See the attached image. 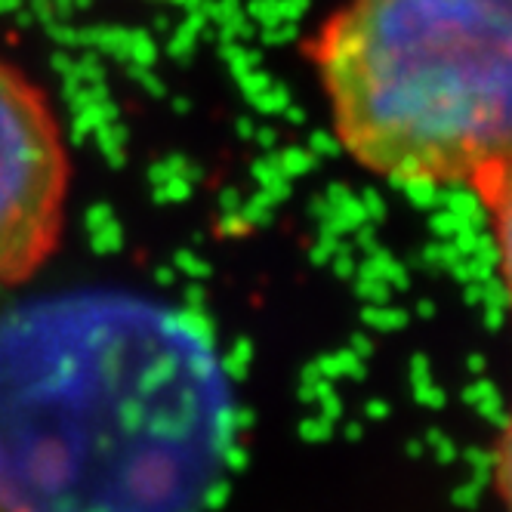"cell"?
I'll use <instances>...</instances> for the list:
<instances>
[{
  "label": "cell",
  "instance_id": "obj_1",
  "mask_svg": "<svg viewBox=\"0 0 512 512\" xmlns=\"http://www.w3.org/2000/svg\"><path fill=\"white\" fill-rule=\"evenodd\" d=\"M226 374L149 300L71 294L0 318V503L195 512L229 451Z\"/></svg>",
  "mask_w": 512,
  "mask_h": 512
},
{
  "label": "cell",
  "instance_id": "obj_3",
  "mask_svg": "<svg viewBox=\"0 0 512 512\" xmlns=\"http://www.w3.org/2000/svg\"><path fill=\"white\" fill-rule=\"evenodd\" d=\"M68 189L71 158L47 93L0 56V290L56 253Z\"/></svg>",
  "mask_w": 512,
  "mask_h": 512
},
{
  "label": "cell",
  "instance_id": "obj_2",
  "mask_svg": "<svg viewBox=\"0 0 512 512\" xmlns=\"http://www.w3.org/2000/svg\"><path fill=\"white\" fill-rule=\"evenodd\" d=\"M343 152L411 189H466L509 256L512 0H343L306 44Z\"/></svg>",
  "mask_w": 512,
  "mask_h": 512
},
{
  "label": "cell",
  "instance_id": "obj_4",
  "mask_svg": "<svg viewBox=\"0 0 512 512\" xmlns=\"http://www.w3.org/2000/svg\"><path fill=\"white\" fill-rule=\"evenodd\" d=\"M0 512H13V509H7V506H4V503H0Z\"/></svg>",
  "mask_w": 512,
  "mask_h": 512
}]
</instances>
